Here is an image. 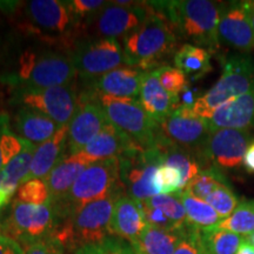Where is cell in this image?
<instances>
[{"label":"cell","instance_id":"cell-1","mask_svg":"<svg viewBox=\"0 0 254 254\" xmlns=\"http://www.w3.org/2000/svg\"><path fill=\"white\" fill-rule=\"evenodd\" d=\"M147 5V18L124 37L123 51L127 65L144 72H153L165 66V60L177 52L179 38L166 15L153 2Z\"/></svg>","mask_w":254,"mask_h":254},{"label":"cell","instance_id":"cell-2","mask_svg":"<svg viewBox=\"0 0 254 254\" xmlns=\"http://www.w3.org/2000/svg\"><path fill=\"white\" fill-rule=\"evenodd\" d=\"M160 9L172 24L178 38L189 40L209 53L220 49L218 27L222 2L209 0H176L157 1Z\"/></svg>","mask_w":254,"mask_h":254},{"label":"cell","instance_id":"cell-3","mask_svg":"<svg viewBox=\"0 0 254 254\" xmlns=\"http://www.w3.org/2000/svg\"><path fill=\"white\" fill-rule=\"evenodd\" d=\"M123 187L110 195L91 202L67 218H56V225L50 239L62 247L79 250L101 243L112 237V215L117 200L123 195Z\"/></svg>","mask_w":254,"mask_h":254},{"label":"cell","instance_id":"cell-4","mask_svg":"<svg viewBox=\"0 0 254 254\" xmlns=\"http://www.w3.org/2000/svg\"><path fill=\"white\" fill-rule=\"evenodd\" d=\"M119 159L109 158L90 165L73 184L68 193L52 205L56 218H67L82 207L110 195L122 186Z\"/></svg>","mask_w":254,"mask_h":254},{"label":"cell","instance_id":"cell-5","mask_svg":"<svg viewBox=\"0 0 254 254\" xmlns=\"http://www.w3.org/2000/svg\"><path fill=\"white\" fill-rule=\"evenodd\" d=\"M81 94L97 101L109 122L126 133L139 147L144 150L157 148L163 140L159 123L152 118L134 99H122L85 90Z\"/></svg>","mask_w":254,"mask_h":254},{"label":"cell","instance_id":"cell-6","mask_svg":"<svg viewBox=\"0 0 254 254\" xmlns=\"http://www.w3.org/2000/svg\"><path fill=\"white\" fill-rule=\"evenodd\" d=\"M77 69L71 57L56 52L26 51L19 59L17 74L9 82L17 86V91L47 90V88L69 86L74 82Z\"/></svg>","mask_w":254,"mask_h":254},{"label":"cell","instance_id":"cell-7","mask_svg":"<svg viewBox=\"0 0 254 254\" xmlns=\"http://www.w3.org/2000/svg\"><path fill=\"white\" fill-rule=\"evenodd\" d=\"M254 90V62L249 55H233L222 60V73L211 90L193 105L195 116L208 120L212 113L227 103Z\"/></svg>","mask_w":254,"mask_h":254},{"label":"cell","instance_id":"cell-8","mask_svg":"<svg viewBox=\"0 0 254 254\" xmlns=\"http://www.w3.org/2000/svg\"><path fill=\"white\" fill-rule=\"evenodd\" d=\"M119 179L127 195L136 202L160 194L155 183L158 168L163 165V152L158 148L136 147L120 155Z\"/></svg>","mask_w":254,"mask_h":254},{"label":"cell","instance_id":"cell-9","mask_svg":"<svg viewBox=\"0 0 254 254\" xmlns=\"http://www.w3.org/2000/svg\"><path fill=\"white\" fill-rule=\"evenodd\" d=\"M56 225L52 205H32L14 200L5 219L2 236L30 246L37 241L50 239Z\"/></svg>","mask_w":254,"mask_h":254},{"label":"cell","instance_id":"cell-10","mask_svg":"<svg viewBox=\"0 0 254 254\" xmlns=\"http://www.w3.org/2000/svg\"><path fill=\"white\" fill-rule=\"evenodd\" d=\"M71 59L84 80L100 77L125 64L123 46L114 38L80 41L73 51Z\"/></svg>","mask_w":254,"mask_h":254},{"label":"cell","instance_id":"cell-11","mask_svg":"<svg viewBox=\"0 0 254 254\" xmlns=\"http://www.w3.org/2000/svg\"><path fill=\"white\" fill-rule=\"evenodd\" d=\"M252 139L250 131L232 128L213 131L198 155L202 170L215 167L224 172L225 170L240 167L247 150L252 145Z\"/></svg>","mask_w":254,"mask_h":254},{"label":"cell","instance_id":"cell-12","mask_svg":"<svg viewBox=\"0 0 254 254\" xmlns=\"http://www.w3.org/2000/svg\"><path fill=\"white\" fill-rule=\"evenodd\" d=\"M15 101L50 117L59 127L68 125L78 106L74 84L47 90L17 91Z\"/></svg>","mask_w":254,"mask_h":254},{"label":"cell","instance_id":"cell-13","mask_svg":"<svg viewBox=\"0 0 254 254\" xmlns=\"http://www.w3.org/2000/svg\"><path fill=\"white\" fill-rule=\"evenodd\" d=\"M159 126L171 144L196 155L205 147L212 133L207 120L195 116L190 109H178Z\"/></svg>","mask_w":254,"mask_h":254},{"label":"cell","instance_id":"cell-14","mask_svg":"<svg viewBox=\"0 0 254 254\" xmlns=\"http://www.w3.org/2000/svg\"><path fill=\"white\" fill-rule=\"evenodd\" d=\"M219 41L240 55L254 50V30L251 23V1L222 2L218 27Z\"/></svg>","mask_w":254,"mask_h":254},{"label":"cell","instance_id":"cell-15","mask_svg":"<svg viewBox=\"0 0 254 254\" xmlns=\"http://www.w3.org/2000/svg\"><path fill=\"white\" fill-rule=\"evenodd\" d=\"M109 123L97 101L79 95L77 110L68 123L67 157L84 150Z\"/></svg>","mask_w":254,"mask_h":254},{"label":"cell","instance_id":"cell-16","mask_svg":"<svg viewBox=\"0 0 254 254\" xmlns=\"http://www.w3.org/2000/svg\"><path fill=\"white\" fill-rule=\"evenodd\" d=\"M109 4V2H107ZM148 14V5L120 6L110 2L93 15L94 32L100 38L125 37L144 23Z\"/></svg>","mask_w":254,"mask_h":254},{"label":"cell","instance_id":"cell-17","mask_svg":"<svg viewBox=\"0 0 254 254\" xmlns=\"http://www.w3.org/2000/svg\"><path fill=\"white\" fill-rule=\"evenodd\" d=\"M27 15L34 31L44 38L47 34L53 37L55 34L72 33V28L79 24L69 1L33 0L27 4Z\"/></svg>","mask_w":254,"mask_h":254},{"label":"cell","instance_id":"cell-18","mask_svg":"<svg viewBox=\"0 0 254 254\" xmlns=\"http://www.w3.org/2000/svg\"><path fill=\"white\" fill-rule=\"evenodd\" d=\"M146 72L135 67H118L100 77L85 80V90L122 99L139 100Z\"/></svg>","mask_w":254,"mask_h":254},{"label":"cell","instance_id":"cell-19","mask_svg":"<svg viewBox=\"0 0 254 254\" xmlns=\"http://www.w3.org/2000/svg\"><path fill=\"white\" fill-rule=\"evenodd\" d=\"M207 122L212 132L222 128L240 131L254 128V90L222 104Z\"/></svg>","mask_w":254,"mask_h":254},{"label":"cell","instance_id":"cell-20","mask_svg":"<svg viewBox=\"0 0 254 254\" xmlns=\"http://www.w3.org/2000/svg\"><path fill=\"white\" fill-rule=\"evenodd\" d=\"M95 161L98 160L82 152L68 155L63 161H60L45 178L50 190L51 204L60 201L67 194L79 176Z\"/></svg>","mask_w":254,"mask_h":254},{"label":"cell","instance_id":"cell-21","mask_svg":"<svg viewBox=\"0 0 254 254\" xmlns=\"http://www.w3.org/2000/svg\"><path fill=\"white\" fill-rule=\"evenodd\" d=\"M67 132L68 125L60 127L52 138L37 146L25 183L32 179H45L67 157Z\"/></svg>","mask_w":254,"mask_h":254},{"label":"cell","instance_id":"cell-22","mask_svg":"<svg viewBox=\"0 0 254 254\" xmlns=\"http://www.w3.org/2000/svg\"><path fill=\"white\" fill-rule=\"evenodd\" d=\"M147 226L138 202L128 195H122L117 200L112 215V233L120 239L129 241L134 246Z\"/></svg>","mask_w":254,"mask_h":254},{"label":"cell","instance_id":"cell-23","mask_svg":"<svg viewBox=\"0 0 254 254\" xmlns=\"http://www.w3.org/2000/svg\"><path fill=\"white\" fill-rule=\"evenodd\" d=\"M139 103L159 124L178 110V103L161 86L154 71L146 72Z\"/></svg>","mask_w":254,"mask_h":254},{"label":"cell","instance_id":"cell-24","mask_svg":"<svg viewBox=\"0 0 254 254\" xmlns=\"http://www.w3.org/2000/svg\"><path fill=\"white\" fill-rule=\"evenodd\" d=\"M14 128L21 139L39 146L52 138L60 127L39 111L21 107L14 117Z\"/></svg>","mask_w":254,"mask_h":254},{"label":"cell","instance_id":"cell-25","mask_svg":"<svg viewBox=\"0 0 254 254\" xmlns=\"http://www.w3.org/2000/svg\"><path fill=\"white\" fill-rule=\"evenodd\" d=\"M136 147L139 146L126 133L109 123L81 152L95 160H103L119 158L120 155Z\"/></svg>","mask_w":254,"mask_h":254},{"label":"cell","instance_id":"cell-26","mask_svg":"<svg viewBox=\"0 0 254 254\" xmlns=\"http://www.w3.org/2000/svg\"><path fill=\"white\" fill-rule=\"evenodd\" d=\"M189 227L170 231L147 225L140 239L132 247L136 254H173Z\"/></svg>","mask_w":254,"mask_h":254},{"label":"cell","instance_id":"cell-27","mask_svg":"<svg viewBox=\"0 0 254 254\" xmlns=\"http://www.w3.org/2000/svg\"><path fill=\"white\" fill-rule=\"evenodd\" d=\"M37 146L25 141L23 151L12 159L8 164L2 166L0 171V190L11 199L19 186L25 183L28 172H30L32 159Z\"/></svg>","mask_w":254,"mask_h":254},{"label":"cell","instance_id":"cell-28","mask_svg":"<svg viewBox=\"0 0 254 254\" xmlns=\"http://www.w3.org/2000/svg\"><path fill=\"white\" fill-rule=\"evenodd\" d=\"M173 63L177 68L185 73L186 77L189 75L193 79L204 77L212 69L211 53L193 44H185L177 50Z\"/></svg>","mask_w":254,"mask_h":254},{"label":"cell","instance_id":"cell-29","mask_svg":"<svg viewBox=\"0 0 254 254\" xmlns=\"http://www.w3.org/2000/svg\"><path fill=\"white\" fill-rule=\"evenodd\" d=\"M180 199L185 208L187 222L190 226L204 231L217 227L222 220L215 209L205 200L195 198L185 190L180 192Z\"/></svg>","mask_w":254,"mask_h":254},{"label":"cell","instance_id":"cell-30","mask_svg":"<svg viewBox=\"0 0 254 254\" xmlns=\"http://www.w3.org/2000/svg\"><path fill=\"white\" fill-rule=\"evenodd\" d=\"M163 164L174 167L179 171L183 178L184 190L190 180L202 170L199 157L193 152L171 144L163 151Z\"/></svg>","mask_w":254,"mask_h":254},{"label":"cell","instance_id":"cell-31","mask_svg":"<svg viewBox=\"0 0 254 254\" xmlns=\"http://www.w3.org/2000/svg\"><path fill=\"white\" fill-rule=\"evenodd\" d=\"M201 237L206 254H236L244 240L239 234L218 227L201 231Z\"/></svg>","mask_w":254,"mask_h":254},{"label":"cell","instance_id":"cell-32","mask_svg":"<svg viewBox=\"0 0 254 254\" xmlns=\"http://www.w3.org/2000/svg\"><path fill=\"white\" fill-rule=\"evenodd\" d=\"M222 185H230L221 170L207 167L201 170L185 187V192L195 198L206 200L209 194Z\"/></svg>","mask_w":254,"mask_h":254},{"label":"cell","instance_id":"cell-33","mask_svg":"<svg viewBox=\"0 0 254 254\" xmlns=\"http://www.w3.org/2000/svg\"><path fill=\"white\" fill-rule=\"evenodd\" d=\"M239 236H251L254 233V200H246L238 205L230 217L222 219L217 226Z\"/></svg>","mask_w":254,"mask_h":254},{"label":"cell","instance_id":"cell-34","mask_svg":"<svg viewBox=\"0 0 254 254\" xmlns=\"http://www.w3.org/2000/svg\"><path fill=\"white\" fill-rule=\"evenodd\" d=\"M147 204L163 211V213L176 225L178 230L189 227L186 212L180 199V193L176 194H158L146 200Z\"/></svg>","mask_w":254,"mask_h":254},{"label":"cell","instance_id":"cell-35","mask_svg":"<svg viewBox=\"0 0 254 254\" xmlns=\"http://www.w3.org/2000/svg\"><path fill=\"white\" fill-rule=\"evenodd\" d=\"M154 72L157 74L159 81H160L161 86L177 101L178 107H179L178 98H179L180 93L190 85L185 73L180 71L179 68L170 65H165L163 67L155 69Z\"/></svg>","mask_w":254,"mask_h":254},{"label":"cell","instance_id":"cell-36","mask_svg":"<svg viewBox=\"0 0 254 254\" xmlns=\"http://www.w3.org/2000/svg\"><path fill=\"white\" fill-rule=\"evenodd\" d=\"M18 201L32 205L49 204L51 194L45 179H32L21 184L17 190Z\"/></svg>","mask_w":254,"mask_h":254},{"label":"cell","instance_id":"cell-37","mask_svg":"<svg viewBox=\"0 0 254 254\" xmlns=\"http://www.w3.org/2000/svg\"><path fill=\"white\" fill-rule=\"evenodd\" d=\"M215 209L221 219H226L236 211L239 205V199L230 185H222L214 190L205 200Z\"/></svg>","mask_w":254,"mask_h":254},{"label":"cell","instance_id":"cell-38","mask_svg":"<svg viewBox=\"0 0 254 254\" xmlns=\"http://www.w3.org/2000/svg\"><path fill=\"white\" fill-rule=\"evenodd\" d=\"M75 254H136L132 245L118 237H109L101 243L81 247Z\"/></svg>","mask_w":254,"mask_h":254},{"label":"cell","instance_id":"cell-39","mask_svg":"<svg viewBox=\"0 0 254 254\" xmlns=\"http://www.w3.org/2000/svg\"><path fill=\"white\" fill-rule=\"evenodd\" d=\"M155 183L160 190V194H176L184 190L183 178L179 171L164 164L158 168Z\"/></svg>","mask_w":254,"mask_h":254},{"label":"cell","instance_id":"cell-40","mask_svg":"<svg viewBox=\"0 0 254 254\" xmlns=\"http://www.w3.org/2000/svg\"><path fill=\"white\" fill-rule=\"evenodd\" d=\"M25 141L26 140L21 139L20 136H15L14 133L12 132L11 127H6L2 131L1 135H0V151H1L2 157V166L8 164L15 155H18L23 151Z\"/></svg>","mask_w":254,"mask_h":254},{"label":"cell","instance_id":"cell-41","mask_svg":"<svg viewBox=\"0 0 254 254\" xmlns=\"http://www.w3.org/2000/svg\"><path fill=\"white\" fill-rule=\"evenodd\" d=\"M173 254H206L201 231L190 226Z\"/></svg>","mask_w":254,"mask_h":254},{"label":"cell","instance_id":"cell-42","mask_svg":"<svg viewBox=\"0 0 254 254\" xmlns=\"http://www.w3.org/2000/svg\"><path fill=\"white\" fill-rule=\"evenodd\" d=\"M69 5L77 21L80 23L82 19L91 17V15L93 17L107 5V2L101 1V0H72L69 1Z\"/></svg>","mask_w":254,"mask_h":254},{"label":"cell","instance_id":"cell-43","mask_svg":"<svg viewBox=\"0 0 254 254\" xmlns=\"http://www.w3.org/2000/svg\"><path fill=\"white\" fill-rule=\"evenodd\" d=\"M24 254H63V247L52 239H46L31 244Z\"/></svg>","mask_w":254,"mask_h":254},{"label":"cell","instance_id":"cell-44","mask_svg":"<svg viewBox=\"0 0 254 254\" xmlns=\"http://www.w3.org/2000/svg\"><path fill=\"white\" fill-rule=\"evenodd\" d=\"M24 249L11 238L0 236V254H24Z\"/></svg>","mask_w":254,"mask_h":254},{"label":"cell","instance_id":"cell-45","mask_svg":"<svg viewBox=\"0 0 254 254\" xmlns=\"http://www.w3.org/2000/svg\"><path fill=\"white\" fill-rule=\"evenodd\" d=\"M244 165L249 172L254 173V142H252V145L246 152L245 158H244Z\"/></svg>","mask_w":254,"mask_h":254},{"label":"cell","instance_id":"cell-46","mask_svg":"<svg viewBox=\"0 0 254 254\" xmlns=\"http://www.w3.org/2000/svg\"><path fill=\"white\" fill-rule=\"evenodd\" d=\"M236 254H254V245L250 240L244 239Z\"/></svg>","mask_w":254,"mask_h":254},{"label":"cell","instance_id":"cell-47","mask_svg":"<svg viewBox=\"0 0 254 254\" xmlns=\"http://www.w3.org/2000/svg\"><path fill=\"white\" fill-rule=\"evenodd\" d=\"M9 126V120L7 118V116L5 114H0V135L6 127ZM2 168V157H1V151H0V171Z\"/></svg>","mask_w":254,"mask_h":254},{"label":"cell","instance_id":"cell-48","mask_svg":"<svg viewBox=\"0 0 254 254\" xmlns=\"http://www.w3.org/2000/svg\"><path fill=\"white\" fill-rule=\"evenodd\" d=\"M9 201V198L6 194H4V193L0 190V208L2 207V206H5L7 202Z\"/></svg>","mask_w":254,"mask_h":254},{"label":"cell","instance_id":"cell-49","mask_svg":"<svg viewBox=\"0 0 254 254\" xmlns=\"http://www.w3.org/2000/svg\"><path fill=\"white\" fill-rule=\"evenodd\" d=\"M2 215H4V211L2 209H0V236H2V227H4V218H2Z\"/></svg>","mask_w":254,"mask_h":254},{"label":"cell","instance_id":"cell-50","mask_svg":"<svg viewBox=\"0 0 254 254\" xmlns=\"http://www.w3.org/2000/svg\"><path fill=\"white\" fill-rule=\"evenodd\" d=\"M251 23L254 30V1H251Z\"/></svg>","mask_w":254,"mask_h":254},{"label":"cell","instance_id":"cell-51","mask_svg":"<svg viewBox=\"0 0 254 254\" xmlns=\"http://www.w3.org/2000/svg\"><path fill=\"white\" fill-rule=\"evenodd\" d=\"M250 241L254 245V233H252V234H251V236H250Z\"/></svg>","mask_w":254,"mask_h":254}]
</instances>
